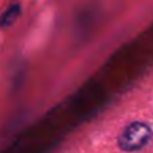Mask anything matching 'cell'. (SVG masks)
I'll list each match as a JSON object with an SVG mask.
<instances>
[{
	"label": "cell",
	"instance_id": "6da1fadb",
	"mask_svg": "<svg viewBox=\"0 0 153 153\" xmlns=\"http://www.w3.org/2000/svg\"><path fill=\"white\" fill-rule=\"evenodd\" d=\"M153 137V132L148 124L141 121L130 122L120 133L117 138L118 148L124 152H136L149 144Z\"/></svg>",
	"mask_w": 153,
	"mask_h": 153
},
{
	"label": "cell",
	"instance_id": "7a4b0ae2",
	"mask_svg": "<svg viewBox=\"0 0 153 153\" xmlns=\"http://www.w3.org/2000/svg\"><path fill=\"white\" fill-rule=\"evenodd\" d=\"M22 7L19 3H12L7 10L4 11L1 16H0V28H7V27L12 26L16 22V19L20 16Z\"/></svg>",
	"mask_w": 153,
	"mask_h": 153
}]
</instances>
